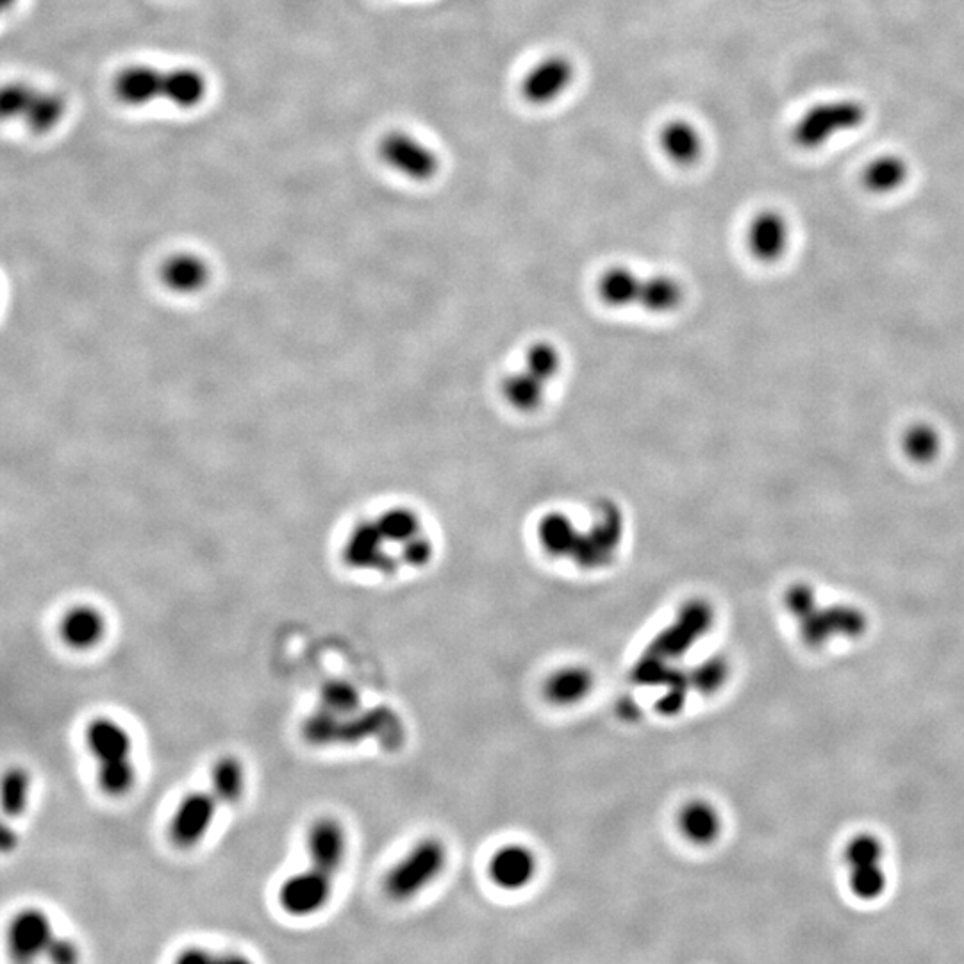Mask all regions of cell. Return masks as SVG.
Wrapping results in <instances>:
<instances>
[{"label": "cell", "instance_id": "1", "mask_svg": "<svg viewBox=\"0 0 964 964\" xmlns=\"http://www.w3.org/2000/svg\"><path fill=\"white\" fill-rule=\"evenodd\" d=\"M624 511L615 502L600 500L590 513V524L579 527L572 516L554 511L541 516L536 540L552 559L570 561L581 570L595 572L613 565L624 545Z\"/></svg>", "mask_w": 964, "mask_h": 964}, {"label": "cell", "instance_id": "2", "mask_svg": "<svg viewBox=\"0 0 964 964\" xmlns=\"http://www.w3.org/2000/svg\"><path fill=\"white\" fill-rule=\"evenodd\" d=\"M308 868L293 873L279 886L277 900L286 915L308 918L333 897L334 882L347 857V832L336 818L322 816L308 831Z\"/></svg>", "mask_w": 964, "mask_h": 964}, {"label": "cell", "instance_id": "3", "mask_svg": "<svg viewBox=\"0 0 964 964\" xmlns=\"http://www.w3.org/2000/svg\"><path fill=\"white\" fill-rule=\"evenodd\" d=\"M595 293L611 309H640L649 315H672L682 308L686 290L670 274H638L627 266H611L597 279Z\"/></svg>", "mask_w": 964, "mask_h": 964}, {"label": "cell", "instance_id": "4", "mask_svg": "<svg viewBox=\"0 0 964 964\" xmlns=\"http://www.w3.org/2000/svg\"><path fill=\"white\" fill-rule=\"evenodd\" d=\"M302 738L313 747L356 745L375 740L383 747L397 748L406 738L404 723L388 706L359 709L358 713L336 716L316 709L302 723Z\"/></svg>", "mask_w": 964, "mask_h": 964}, {"label": "cell", "instance_id": "5", "mask_svg": "<svg viewBox=\"0 0 964 964\" xmlns=\"http://www.w3.org/2000/svg\"><path fill=\"white\" fill-rule=\"evenodd\" d=\"M115 95L131 108L163 100L177 108L193 109L206 99L208 81L195 68L159 70L142 65L125 68L117 75Z\"/></svg>", "mask_w": 964, "mask_h": 964}, {"label": "cell", "instance_id": "6", "mask_svg": "<svg viewBox=\"0 0 964 964\" xmlns=\"http://www.w3.org/2000/svg\"><path fill=\"white\" fill-rule=\"evenodd\" d=\"M563 366V352L556 343L534 341L525 350L520 368L504 377L500 384V395L516 413L532 415L545 406L550 388L559 379Z\"/></svg>", "mask_w": 964, "mask_h": 964}, {"label": "cell", "instance_id": "7", "mask_svg": "<svg viewBox=\"0 0 964 964\" xmlns=\"http://www.w3.org/2000/svg\"><path fill=\"white\" fill-rule=\"evenodd\" d=\"M86 743L97 763L100 790L108 797H125L136 782L131 734L124 725L99 716L86 727Z\"/></svg>", "mask_w": 964, "mask_h": 964}, {"label": "cell", "instance_id": "8", "mask_svg": "<svg viewBox=\"0 0 964 964\" xmlns=\"http://www.w3.org/2000/svg\"><path fill=\"white\" fill-rule=\"evenodd\" d=\"M450 861L449 847L436 836L416 841L383 879V891L393 902H409L438 882Z\"/></svg>", "mask_w": 964, "mask_h": 964}, {"label": "cell", "instance_id": "9", "mask_svg": "<svg viewBox=\"0 0 964 964\" xmlns=\"http://www.w3.org/2000/svg\"><path fill=\"white\" fill-rule=\"evenodd\" d=\"M786 606L802 627V636L811 645H822L834 636H857L865 631V616L850 606L820 609L813 591L806 586L791 588Z\"/></svg>", "mask_w": 964, "mask_h": 964}, {"label": "cell", "instance_id": "10", "mask_svg": "<svg viewBox=\"0 0 964 964\" xmlns=\"http://www.w3.org/2000/svg\"><path fill=\"white\" fill-rule=\"evenodd\" d=\"M715 625V607L707 600L691 599L684 602L674 620L657 632L641 656L654 659L661 665H677Z\"/></svg>", "mask_w": 964, "mask_h": 964}, {"label": "cell", "instance_id": "11", "mask_svg": "<svg viewBox=\"0 0 964 964\" xmlns=\"http://www.w3.org/2000/svg\"><path fill=\"white\" fill-rule=\"evenodd\" d=\"M866 108L852 99L818 102L798 118L791 138L802 150H818L836 136L850 133L865 124Z\"/></svg>", "mask_w": 964, "mask_h": 964}, {"label": "cell", "instance_id": "12", "mask_svg": "<svg viewBox=\"0 0 964 964\" xmlns=\"http://www.w3.org/2000/svg\"><path fill=\"white\" fill-rule=\"evenodd\" d=\"M0 109L4 118L24 120L36 133H47L65 117L67 102L58 93L17 83L4 88Z\"/></svg>", "mask_w": 964, "mask_h": 964}, {"label": "cell", "instance_id": "13", "mask_svg": "<svg viewBox=\"0 0 964 964\" xmlns=\"http://www.w3.org/2000/svg\"><path fill=\"white\" fill-rule=\"evenodd\" d=\"M222 806H225L224 800L211 786L208 790L188 793L172 815L168 838L183 850L197 847L208 836Z\"/></svg>", "mask_w": 964, "mask_h": 964}, {"label": "cell", "instance_id": "14", "mask_svg": "<svg viewBox=\"0 0 964 964\" xmlns=\"http://www.w3.org/2000/svg\"><path fill=\"white\" fill-rule=\"evenodd\" d=\"M540 872V859L534 848L509 841L495 848L486 865L488 881L504 893L524 891L536 881Z\"/></svg>", "mask_w": 964, "mask_h": 964}, {"label": "cell", "instance_id": "15", "mask_svg": "<svg viewBox=\"0 0 964 964\" xmlns=\"http://www.w3.org/2000/svg\"><path fill=\"white\" fill-rule=\"evenodd\" d=\"M881 841L870 834H859L850 841L845 850L848 866V882L854 895L863 900L881 897L886 890V873L882 868Z\"/></svg>", "mask_w": 964, "mask_h": 964}, {"label": "cell", "instance_id": "16", "mask_svg": "<svg viewBox=\"0 0 964 964\" xmlns=\"http://www.w3.org/2000/svg\"><path fill=\"white\" fill-rule=\"evenodd\" d=\"M379 156L391 170L411 181H429L440 168L438 156L431 147L402 131L384 136L379 143Z\"/></svg>", "mask_w": 964, "mask_h": 964}, {"label": "cell", "instance_id": "17", "mask_svg": "<svg viewBox=\"0 0 964 964\" xmlns=\"http://www.w3.org/2000/svg\"><path fill=\"white\" fill-rule=\"evenodd\" d=\"M58 938L49 916L42 909L29 907L13 916L9 922V954L17 963H31L38 957L49 956Z\"/></svg>", "mask_w": 964, "mask_h": 964}, {"label": "cell", "instance_id": "18", "mask_svg": "<svg viewBox=\"0 0 964 964\" xmlns=\"http://www.w3.org/2000/svg\"><path fill=\"white\" fill-rule=\"evenodd\" d=\"M574 81V63L565 56H550L525 75L522 95L531 104H549Z\"/></svg>", "mask_w": 964, "mask_h": 964}, {"label": "cell", "instance_id": "19", "mask_svg": "<svg viewBox=\"0 0 964 964\" xmlns=\"http://www.w3.org/2000/svg\"><path fill=\"white\" fill-rule=\"evenodd\" d=\"M595 674L584 665H565L552 670L543 681V699L556 707L582 704L595 690Z\"/></svg>", "mask_w": 964, "mask_h": 964}, {"label": "cell", "instance_id": "20", "mask_svg": "<svg viewBox=\"0 0 964 964\" xmlns=\"http://www.w3.org/2000/svg\"><path fill=\"white\" fill-rule=\"evenodd\" d=\"M790 225L779 211L766 209L750 220L747 247L754 258L770 263L777 261L788 249Z\"/></svg>", "mask_w": 964, "mask_h": 964}, {"label": "cell", "instance_id": "21", "mask_svg": "<svg viewBox=\"0 0 964 964\" xmlns=\"http://www.w3.org/2000/svg\"><path fill=\"white\" fill-rule=\"evenodd\" d=\"M675 825L682 840L695 847H709L720 838L723 822L720 811L711 802L704 798H693L677 811Z\"/></svg>", "mask_w": 964, "mask_h": 964}, {"label": "cell", "instance_id": "22", "mask_svg": "<svg viewBox=\"0 0 964 964\" xmlns=\"http://www.w3.org/2000/svg\"><path fill=\"white\" fill-rule=\"evenodd\" d=\"M108 631L106 616L97 607L74 606L59 622V638L68 649L90 650L104 640Z\"/></svg>", "mask_w": 964, "mask_h": 964}, {"label": "cell", "instance_id": "23", "mask_svg": "<svg viewBox=\"0 0 964 964\" xmlns=\"http://www.w3.org/2000/svg\"><path fill=\"white\" fill-rule=\"evenodd\" d=\"M209 274L208 263L192 252L175 254L161 268V279L167 284L168 290L181 295H193L204 290L209 283Z\"/></svg>", "mask_w": 964, "mask_h": 964}, {"label": "cell", "instance_id": "24", "mask_svg": "<svg viewBox=\"0 0 964 964\" xmlns=\"http://www.w3.org/2000/svg\"><path fill=\"white\" fill-rule=\"evenodd\" d=\"M909 177L906 159L897 154H882L872 159L863 170V184L866 190L875 195H890L897 192Z\"/></svg>", "mask_w": 964, "mask_h": 964}, {"label": "cell", "instance_id": "25", "mask_svg": "<svg viewBox=\"0 0 964 964\" xmlns=\"http://www.w3.org/2000/svg\"><path fill=\"white\" fill-rule=\"evenodd\" d=\"M661 147L677 165H693L702 154V136L684 120H674L661 131Z\"/></svg>", "mask_w": 964, "mask_h": 964}, {"label": "cell", "instance_id": "26", "mask_svg": "<svg viewBox=\"0 0 964 964\" xmlns=\"http://www.w3.org/2000/svg\"><path fill=\"white\" fill-rule=\"evenodd\" d=\"M245 784V766L241 765L238 757H220L209 773V786L222 797L225 806H234L236 802H240L245 793Z\"/></svg>", "mask_w": 964, "mask_h": 964}, {"label": "cell", "instance_id": "27", "mask_svg": "<svg viewBox=\"0 0 964 964\" xmlns=\"http://www.w3.org/2000/svg\"><path fill=\"white\" fill-rule=\"evenodd\" d=\"M318 709L336 716H347L363 709V700L358 688L343 679H331L320 690Z\"/></svg>", "mask_w": 964, "mask_h": 964}, {"label": "cell", "instance_id": "28", "mask_svg": "<svg viewBox=\"0 0 964 964\" xmlns=\"http://www.w3.org/2000/svg\"><path fill=\"white\" fill-rule=\"evenodd\" d=\"M31 795V775L22 766H13L2 779V811L8 818L25 813Z\"/></svg>", "mask_w": 964, "mask_h": 964}, {"label": "cell", "instance_id": "29", "mask_svg": "<svg viewBox=\"0 0 964 964\" xmlns=\"http://www.w3.org/2000/svg\"><path fill=\"white\" fill-rule=\"evenodd\" d=\"M693 691L700 695H713L729 681L731 666L722 656L706 657L699 665L688 670Z\"/></svg>", "mask_w": 964, "mask_h": 964}, {"label": "cell", "instance_id": "30", "mask_svg": "<svg viewBox=\"0 0 964 964\" xmlns=\"http://www.w3.org/2000/svg\"><path fill=\"white\" fill-rule=\"evenodd\" d=\"M904 449L913 461L927 463L940 450V436L929 425H915L904 438Z\"/></svg>", "mask_w": 964, "mask_h": 964}, {"label": "cell", "instance_id": "31", "mask_svg": "<svg viewBox=\"0 0 964 964\" xmlns=\"http://www.w3.org/2000/svg\"><path fill=\"white\" fill-rule=\"evenodd\" d=\"M47 959L58 964L75 963L79 959V948L75 947L74 941L58 938Z\"/></svg>", "mask_w": 964, "mask_h": 964}, {"label": "cell", "instance_id": "32", "mask_svg": "<svg viewBox=\"0 0 964 964\" xmlns=\"http://www.w3.org/2000/svg\"><path fill=\"white\" fill-rule=\"evenodd\" d=\"M18 836L17 832L13 831L9 825H4L2 827V836H0V847H2V852L8 854L13 848L17 847Z\"/></svg>", "mask_w": 964, "mask_h": 964}, {"label": "cell", "instance_id": "33", "mask_svg": "<svg viewBox=\"0 0 964 964\" xmlns=\"http://www.w3.org/2000/svg\"><path fill=\"white\" fill-rule=\"evenodd\" d=\"M2 2H4V6H8L9 2H13V0H2Z\"/></svg>", "mask_w": 964, "mask_h": 964}]
</instances>
